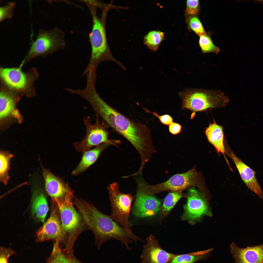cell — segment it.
<instances>
[{"label": "cell", "mask_w": 263, "mask_h": 263, "mask_svg": "<svg viewBox=\"0 0 263 263\" xmlns=\"http://www.w3.org/2000/svg\"><path fill=\"white\" fill-rule=\"evenodd\" d=\"M86 99L101 118L103 124L107 128H111L134 146L139 154L141 163H147L157 152L150 131L146 125L122 114L105 102L96 91L90 92Z\"/></svg>", "instance_id": "obj_1"}, {"label": "cell", "mask_w": 263, "mask_h": 263, "mask_svg": "<svg viewBox=\"0 0 263 263\" xmlns=\"http://www.w3.org/2000/svg\"><path fill=\"white\" fill-rule=\"evenodd\" d=\"M75 203L79 211L84 224L93 232L98 249L111 239L120 241L128 250L133 241L126 230L111 217L101 213L94 205L81 199L76 198Z\"/></svg>", "instance_id": "obj_2"}, {"label": "cell", "mask_w": 263, "mask_h": 263, "mask_svg": "<svg viewBox=\"0 0 263 263\" xmlns=\"http://www.w3.org/2000/svg\"><path fill=\"white\" fill-rule=\"evenodd\" d=\"M92 17V30L89 35L91 46V52L89 62L83 73L86 75L92 72H96L99 64L106 60L113 62L119 65L124 71L126 68L122 63L117 60L113 55L108 46L106 38L105 24L108 12L110 9L102 10L101 18L97 15V7L88 2L86 3Z\"/></svg>", "instance_id": "obj_3"}, {"label": "cell", "mask_w": 263, "mask_h": 263, "mask_svg": "<svg viewBox=\"0 0 263 263\" xmlns=\"http://www.w3.org/2000/svg\"><path fill=\"white\" fill-rule=\"evenodd\" d=\"M73 191L70 190L63 198L53 200L56 203L62 227L61 243L65 249H73L75 242L82 229L84 222L80 215L74 208Z\"/></svg>", "instance_id": "obj_4"}, {"label": "cell", "mask_w": 263, "mask_h": 263, "mask_svg": "<svg viewBox=\"0 0 263 263\" xmlns=\"http://www.w3.org/2000/svg\"><path fill=\"white\" fill-rule=\"evenodd\" d=\"M182 108L195 113L225 106L229 101L228 97L219 90L190 88L180 92Z\"/></svg>", "instance_id": "obj_5"}, {"label": "cell", "mask_w": 263, "mask_h": 263, "mask_svg": "<svg viewBox=\"0 0 263 263\" xmlns=\"http://www.w3.org/2000/svg\"><path fill=\"white\" fill-rule=\"evenodd\" d=\"M107 188L112 209L110 216L121 225L133 241L136 243L138 240H141L133 232L129 224V215L133 197L130 194L122 193L116 182H113Z\"/></svg>", "instance_id": "obj_6"}, {"label": "cell", "mask_w": 263, "mask_h": 263, "mask_svg": "<svg viewBox=\"0 0 263 263\" xmlns=\"http://www.w3.org/2000/svg\"><path fill=\"white\" fill-rule=\"evenodd\" d=\"M98 115L96 114L95 122L92 124L90 116L83 118L84 124L86 128L85 135L81 141L73 143L77 151L83 153L103 143H110L115 145L121 143L119 140L109 139V132L107 128L100 123Z\"/></svg>", "instance_id": "obj_7"}, {"label": "cell", "mask_w": 263, "mask_h": 263, "mask_svg": "<svg viewBox=\"0 0 263 263\" xmlns=\"http://www.w3.org/2000/svg\"><path fill=\"white\" fill-rule=\"evenodd\" d=\"M64 34L55 28L50 30H39L36 39L33 41L28 57L51 53L64 49L65 47Z\"/></svg>", "instance_id": "obj_8"}, {"label": "cell", "mask_w": 263, "mask_h": 263, "mask_svg": "<svg viewBox=\"0 0 263 263\" xmlns=\"http://www.w3.org/2000/svg\"><path fill=\"white\" fill-rule=\"evenodd\" d=\"M198 176L195 167L186 172L175 174L159 184L151 185L145 182L144 187L146 191L152 195L164 191H182L189 187L197 186Z\"/></svg>", "instance_id": "obj_9"}, {"label": "cell", "mask_w": 263, "mask_h": 263, "mask_svg": "<svg viewBox=\"0 0 263 263\" xmlns=\"http://www.w3.org/2000/svg\"><path fill=\"white\" fill-rule=\"evenodd\" d=\"M137 185L135 201L132 208V213L141 218L154 216L160 209V201L153 195L147 193L139 185Z\"/></svg>", "instance_id": "obj_10"}, {"label": "cell", "mask_w": 263, "mask_h": 263, "mask_svg": "<svg viewBox=\"0 0 263 263\" xmlns=\"http://www.w3.org/2000/svg\"><path fill=\"white\" fill-rule=\"evenodd\" d=\"M187 199L181 217L182 220L191 223L207 214L208 207L207 203L202 196L194 187L188 189Z\"/></svg>", "instance_id": "obj_11"}, {"label": "cell", "mask_w": 263, "mask_h": 263, "mask_svg": "<svg viewBox=\"0 0 263 263\" xmlns=\"http://www.w3.org/2000/svg\"><path fill=\"white\" fill-rule=\"evenodd\" d=\"M176 255L162 249L151 235L146 239L140 258L142 263H169Z\"/></svg>", "instance_id": "obj_12"}, {"label": "cell", "mask_w": 263, "mask_h": 263, "mask_svg": "<svg viewBox=\"0 0 263 263\" xmlns=\"http://www.w3.org/2000/svg\"><path fill=\"white\" fill-rule=\"evenodd\" d=\"M57 208L52 210L49 218L37 231L36 235L37 242L58 240L60 243H61L62 227L59 212Z\"/></svg>", "instance_id": "obj_13"}, {"label": "cell", "mask_w": 263, "mask_h": 263, "mask_svg": "<svg viewBox=\"0 0 263 263\" xmlns=\"http://www.w3.org/2000/svg\"><path fill=\"white\" fill-rule=\"evenodd\" d=\"M0 75L6 85L15 91L26 90L31 82L29 74L23 72L20 67L1 68Z\"/></svg>", "instance_id": "obj_14"}, {"label": "cell", "mask_w": 263, "mask_h": 263, "mask_svg": "<svg viewBox=\"0 0 263 263\" xmlns=\"http://www.w3.org/2000/svg\"><path fill=\"white\" fill-rule=\"evenodd\" d=\"M226 154L232 159L245 185L263 201V192L257 180L255 172L244 162L231 150H225Z\"/></svg>", "instance_id": "obj_15"}, {"label": "cell", "mask_w": 263, "mask_h": 263, "mask_svg": "<svg viewBox=\"0 0 263 263\" xmlns=\"http://www.w3.org/2000/svg\"><path fill=\"white\" fill-rule=\"evenodd\" d=\"M230 250L235 263H263V244L243 248L233 243Z\"/></svg>", "instance_id": "obj_16"}, {"label": "cell", "mask_w": 263, "mask_h": 263, "mask_svg": "<svg viewBox=\"0 0 263 263\" xmlns=\"http://www.w3.org/2000/svg\"><path fill=\"white\" fill-rule=\"evenodd\" d=\"M45 190L53 200L64 197L71 190L68 183L42 166Z\"/></svg>", "instance_id": "obj_17"}, {"label": "cell", "mask_w": 263, "mask_h": 263, "mask_svg": "<svg viewBox=\"0 0 263 263\" xmlns=\"http://www.w3.org/2000/svg\"><path fill=\"white\" fill-rule=\"evenodd\" d=\"M31 207L33 217L43 223L49 208L46 196L42 189L38 186H35L33 189Z\"/></svg>", "instance_id": "obj_18"}, {"label": "cell", "mask_w": 263, "mask_h": 263, "mask_svg": "<svg viewBox=\"0 0 263 263\" xmlns=\"http://www.w3.org/2000/svg\"><path fill=\"white\" fill-rule=\"evenodd\" d=\"M112 145H113L110 143H103L82 153L81 159L72 171V175L76 176L85 172L96 161L105 149Z\"/></svg>", "instance_id": "obj_19"}, {"label": "cell", "mask_w": 263, "mask_h": 263, "mask_svg": "<svg viewBox=\"0 0 263 263\" xmlns=\"http://www.w3.org/2000/svg\"><path fill=\"white\" fill-rule=\"evenodd\" d=\"M46 263H84L75 257L73 249H66L62 247L58 240L54 244L52 251Z\"/></svg>", "instance_id": "obj_20"}, {"label": "cell", "mask_w": 263, "mask_h": 263, "mask_svg": "<svg viewBox=\"0 0 263 263\" xmlns=\"http://www.w3.org/2000/svg\"><path fill=\"white\" fill-rule=\"evenodd\" d=\"M205 133L209 141L215 147L218 153L225 154V148L224 143V135L223 127L217 124L215 121L207 128Z\"/></svg>", "instance_id": "obj_21"}, {"label": "cell", "mask_w": 263, "mask_h": 263, "mask_svg": "<svg viewBox=\"0 0 263 263\" xmlns=\"http://www.w3.org/2000/svg\"><path fill=\"white\" fill-rule=\"evenodd\" d=\"M208 249L187 254H176L169 263H195L206 259L213 250Z\"/></svg>", "instance_id": "obj_22"}, {"label": "cell", "mask_w": 263, "mask_h": 263, "mask_svg": "<svg viewBox=\"0 0 263 263\" xmlns=\"http://www.w3.org/2000/svg\"><path fill=\"white\" fill-rule=\"evenodd\" d=\"M15 100L12 94L2 91L0 94V117L3 118L9 115L14 107Z\"/></svg>", "instance_id": "obj_23"}, {"label": "cell", "mask_w": 263, "mask_h": 263, "mask_svg": "<svg viewBox=\"0 0 263 263\" xmlns=\"http://www.w3.org/2000/svg\"><path fill=\"white\" fill-rule=\"evenodd\" d=\"M13 155L8 152L1 151L0 153V180L6 185L9 179L8 172L10 168V161Z\"/></svg>", "instance_id": "obj_24"}, {"label": "cell", "mask_w": 263, "mask_h": 263, "mask_svg": "<svg viewBox=\"0 0 263 263\" xmlns=\"http://www.w3.org/2000/svg\"><path fill=\"white\" fill-rule=\"evenodd\" d=\"M184 195L182 191H171L165 197L160 209L161 216L167 215Z\"/></svg>", "instance_id": "obj_25"}, {"label": "cell", "mask_w": 263, "mask_h": 263, "mask_svg": "<svg viewBox=\"0 0 263 263\" xmlns=\"http://www.w3.org/2000/svg\"><path fill=\"white\" fill-rule=\"evenodd\" d=\"M164 38V34L163 32L158 31H152L145 36L144 43L149 49L155 51L158 49Z\"/></svg>", "instance_id": "obj_26"}, {"label": "cell", "mask_w": 263, "mask_h": 263, "mask_svg": "<svg viewBox=\"0 0 263 263\" xmlns=\"http://www.w3.org/2000/svg\"><path fill=\"white\" fill-rule=\"evenodd\" d=\"M199 37V44L203 53L218 54L220 52V48L214 44L210 35L206 33Z\"/></svg>", "instance_id": "obj_27"}, {"label": "cell", "mask_w": 263, "mask_h": 263, "mask_svg": "<svg viewBox=\"0 0 263 263\" xmlns=\"http://www.w3.org/2000/svg\"><path fill=\"white\" fill-rule=\"evenodd\" d=\"M187 22L190 29L200 36L206 33L197 15H189Z\"/></svg>", "instance_id": "obj_28"}, {"label": "cell", "mask_w": 263, "mask_h": 263, "mask_svg": "<svg viewBox=\"0 0 263 263\" xmlns=\"http://www.w3.org/2000/svg\"><path fill=\"white\" fill-rule=\"evenodd\" d=\"M15 2H10L0 8V21L10 19L12 16L13 10L15 6Z\"/></svg>", "instance_id": "obj_29"}, {"label": "cell", "mask_w": 263, "mask_h": 263, "mask_svg": "<svg viewBox=\"0 0 263 263\" xmlns=\"http://www.w3.org/2000/svg\"><path fill=\"white\" fill-rule=\"evenodd\" d=\"M186 14L188 15H198L200 10L199 0H188L186 1Z\"/></svg>", "instance_id": "obj_30"}, {"label": "cell", "mask_w": 263, "mask_h": 263, "mask_svg": "<svg viewBox=\"0 0 263 263\" xmlns=\"http://www.w3.org/2000/svg\"><path fill=\"white\" fill-rule=\"evenodd\" d=\"M15 252L10 248L2 246L0 249V263H8L9 258Z\"/></svg>", "instance_id": "obj_31"}, {"label": "cell", "mask_w": 263, "mask_h": 263, "mask_svg": "<svg viewBox=\"0 0 263 263\" xmlns=\"http://www.w3.org/2000/svg\"><path fill=\"white\" fill-rule=\"evenodd\" d=\"M144 109L147 112L152 114L158 118L160 122L164 125H169L173 122L172 118L169 114H166L160 115L155 112H151L147 109L144 108Z\"/></svg>", "instance_id": "obj_32"}, {"label": "cell", "mask_w": 263, "mask_h": 263, "mask_svg": "<svg viewBox=\"0 0 263 263\" xmlns=\"http://www.w3.org/2000/svg\"><path fill=\"white\" fill-rule=\"evenodd\" d=\"M169 126V131L172 134H178L181 132L182 126L178 123L172 122Z\"/></svg>", "instance_id": "obj_33"}]
</instances>
